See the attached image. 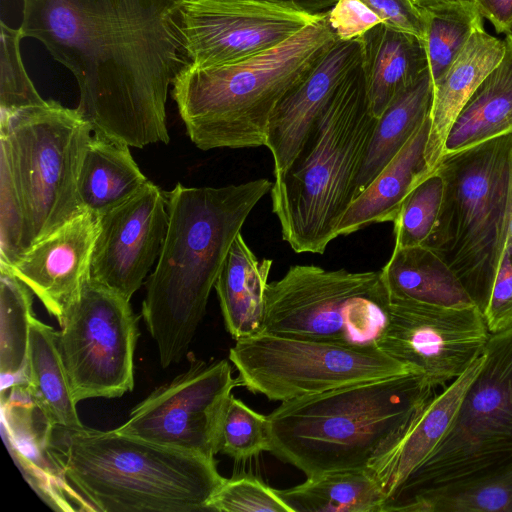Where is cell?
Returning <instances> with one entry per match:
<instances>
[{"label":"cell","mask_w":512,"mask_h":512,"mask_svg":"<svg viewBox=\"0 0 512 512\" xmlns=\"http://www.w3.org/2000/svg\"><path fill=\"white\" fill-rule=\"evenodd\" d=\"M98 216L83 211L28 249L7 269L61 322L90 277Z\"/></svg>","instance_id":"cell-17"},{"label":"cell","mask_w":512,"mask_h":512,"mask_svg":"<svg viewBox=\"0 0 512 512\" xmlns=\"http://www.w3.org/2000/svg\"><path fill=\"white\" fill-rule=\"evenodd\" d=\"M491 333L476 306L446 307L390 298L377 349L433 386L454 381L485 351Z\"/></svg>","instance_id":"cell-14"},{"label":"cell","mask_w":512,"mask_h":512,"mask_svg":"<svg viewBox=\"0 0 512 512\" xmlns=\"http://www.w3.org/2000/svg\"><path fill=\"white\" fill-rule=\"evenodd\" d=\"M229 360L238 371L240 385L281 402L412 372L378 349L268 333L237 340Z\"/></svg>","instance_id":"cell-11"},{"label":"cell","mask_w":512,"mask_h":512,"mask_svg":"<svg viewBox=\"0 0 512 512\" xmlns=\"http://www.w3.org/2000/svg\"><path fill=\"white\" fill-rule=\"evenodd\" d=\"M57 333L31 315L29 320L26 388L51 427H83L68 376L58 349Z\"/></svg>","instance_id":"cell-26"},{"label":"cell","mask_w":512,"mask_h":512,"mask_svg":"<svg viewBox=\"0 0 512 512\" xmlns=\"http://www.w3.org/2000/svg\"><path fill=\"white\" fill-rule=\"evenodd\" d=\"M271 259L259 260L240 233L215 283L227 331L240 340L263 332Z\"/></svg>","instance_id":"cell-23"},{"label":"cell","mask_w":512,"mask_h":512,"mask_svg":"<svg viewBox=\"0 0 512 512\" xmlns=\"http://www.w3.org/2000/svg\"><path fill=\"white\" fill-rule=\"evenodd\" d=\"M327 20L337 40L341 41L356 40L383 23L362 0H337L327 13Z\"/></svg>","instance_id":"cell-38"},{"label":"cell","mask_w":512,"mask_h":512,"mask_svg":"<svg viewBox=\"0 0 512 512\" xmlns=\"http://www.w3.org/2000/svg\"><path fill=\"white\" fill-rule=\"evenodd\" d=\"M390 297L380 271L293 265L268 282L262 333L356 349H377Z\"/></svg>","instance_id":"cell-10"},{"label":"cell","mask_w":512,"mask_h":512,"mask_svg":"<svg viewBox=\"0 0 512 512\" xmlns=\"http://www.w3.org/2000/svg\"><path fill=\"white\" fill-rule=\"evenodd\" d=\"M377 120L360 62L319 114L297 158L274 179L272 211L296 253L323 254L338 237Z\"/></svg>","instance_id":"cell-7"},{"label":"cell","mask_w":512,"mask_h":512,"mask_svg":"<svg viewBox=\"0 0 512 512\" xmlns=\"http://www.w3.org/2000/svg\"><path fill=\"white\" fill-rule=\"evenodd\" d=\"M436 169L445 192L427 246L448 263L484 314L508 237L512 134L446 155Z\"/></svg>","instance_id":"cell-8"},{"label":"cell","mask_w":512,"mask_h":512,"mask_svg":"<svg viewBox=\"0 0 512 512\" xmlns=\"http://www.w3.org/2000/svg\"><path fill=\"white\" fill-rule=\"evenodd\" d=\"M0 28V122H3L18 111L42 105L47 100L40 96L24 67L20 29L3 21Z\"/></svg>","instance_id":"cell-35"},{"label":"cell","mask_w":512,"mask_h":512,"mask_svg":"<svg viewBox=\"0 0 512 512\" xmlns=\"http://www.w3.org/2000/svg\"><path fill=\"white\" fill-rule=\"evenodd\" d=\"M147 181L128 145L96 134L91 136L77 180L83 210L99 217L130 198Z\"/></svg>","instance_id":"cell-27"},{"label":"cell","mask_w":512,"mask_h":512,"mask_svg":"<svg viewBox=\"0 0 512 512\" xmlns=\"http://www.w3.org/2000/svg\"><path fill=\"white\" fill-rule=\"evenodd\" d=\"M491 334L512 328V243L507 237L484 312Z\"/></svg>","instance_id":"cell-37"},{"label":"cell","mask_w":512,"mask_h":512,"mask_svg":"<svg viewBox=\"0 0 512 512\" xmlns=\"http://www.w3.org/2000/svg\"><path fill=\"white\" fill-rule=\"evenodd\" d=\"M444 192L445 181L437 169L412 189L392 222L395 248L428 245L438 225Z\"/></svg>","instance_id":"cell-33"},{"label":"cell","mask_w":512,"mask_h":512,"mask_svg":"<svg viewBox=\"0 0 512 512\" xmlns=\"http://www.w3.org/2000/svg\"><path fill=\"white\" fill-rule=\"evenodd\" d=\"M429 130L428 116L371 184L352 201L340 223L338 236L395 220L408 194L430 174L425 159Z\"/></svg>","instance_id":"cell-22"},{"label":"cell","mask_w":512,"mask_h":512,"mask_svg":"<svg viewBox=\"0 0 512 512\" xmlns=\"http://www.w3.org/2000/svg\"><path fill=\"white\" fill-rule=\"evenodd\" d=\"M505 41L478 27L448 69L433 84L425 159L430 173L442 160L450 129L484 79L499 64Z\"/></svg>","instance_id":"cell-19"},{"label":"cell","mask_w":512,"mask_h":512,"mask_svg":"<svg viewBox=\"0 0 512 512\" xmlns=\"http://www.w3.org/2000/svg\"><path fill=\"white\" fill-rule=\"evenodd\" d=\"M276 491L291 512H384V493L369 469L325 472Z\"/></svg>","instance_id":"cell-29"},{"label":"cell","mask_w":512,"mask_h":512,"mask_svg":"<svg viewBox=\"0 0 512 512\" xmlns=\"http://www.w3.org/2000/svg\"><path fill=\"white\" fill-rule=\"evenodd\" d=\"M435 389L409 372L282 402L268 415L270 452L307 477L369 469L408 433Z\"/></svg>","instance_id":"cell-3"},{"label":"cell","mask_w":512,"mask_h":512,"mask_svg":"<svg viewBox=\"0 0 512 512\" xmlns=\"http://www.w3.org/2000/svg\"><path fill=\"white\" fill-rule=\"evenodd\" d=\"M240 385L227 360L191 362L172 381L138 403L118 432L214 458L221 418Z\"/></svg>","instance_id":"cell-13"},{"label":"cell","mask_w":512,"mask_h":512,"mask_svg":"<svg viewBox=\"0 0 512 512\" xmlns=\"http://www.w3.org/2000/svg\"><path fill=\"white\" fill-rule=\"evenodd\" d=\"M91 132L54 100L0 122V268L85 211L77 180Z\"/></svg>","instance_id":"cell-5"},{"label":"cell","mask_w":512,"mask_h":512,"mask_svg":"<svg viewBox=\"0 0 512 512\" xmlns=\"http://www.w3.org/2000/svg\"><path fill=\"white\" fill-rule=\"evenodd\" d=\"M380 273L392 299L446 307L476 305L448 263L428 246L394 247Z\"/></svg>","instance_id":"cell-24"},{"label":"cell","mask_w":512,"mask_h":512,"mask_svg":"<svg viewBox=\"0 0 512 512\" xmlns=\"http://www.w3.org/2000/svg\"><path fill=\"white\" fill-rule=\"evenodd\" d=\"M272 186L260 178L166 192L167 233L141 309L163 368L186 355L230 247Z\"/></svg>","instance_id":"cell-2"},{"label":"cell","mask_w":512,"mask_h":512,"mask_svg":"<svg viewBox=\"0 0 512 512\" xmlns=\"http://www.w3.org/2000/svg\"><path fill=\"white\" fill-rule=\"evenodd\" d=\"M59 325L57 345L76 403L133 389L139 331L130 300L89 277Z\"/></svg>","instance_id":"cell-12"},{"label":"cell","mask_w":512,"mask_h":512,"mask_svg":"<svg viewBox=\"0 0 512 512\" xmlns=\"http://www.w3.org/2000/svg\"><path fill=\"white\" fill-rule=\"evenodd\" d=\"M184 0H22V38L41 42L75 77L94 134L129 147L168 144L166 101L187 64Z\"/></svg>","instance_id":"cell-1"},{"label":"cell","mask_w":512,"mask_h":512,"mask_svg":"<svg viewBox=\"0 0 512 512\" xmlns=\"http://www.w3.org/2000/svg\"><path fill=\"white\" fill-rule=\"evenodd\" d=\"M32 293L13 273L0 268L2 390L26 383Z\"/></svg>","instance_id":"cell-31"},{"label":"cell","mask_w":512,"mask_h":512,"mask_svg":"<svg viewBox=\"0 0 512 512\" xmlns=\"http://www.w3.org/2000/svg\"><path fill=\"white\" fill-rule=\"evenodd\" d=\"M167 228L166 192L148 180L98 217L90 277L130 300L157 262Z\"/></svg>","instance_id":"cell-16"},{"label":"cell","mask_w":512,"mask_h":512,"mask_svg":"<svg viewBox=\"0 0 512 512\" xmlns=\"http://www.w3.org/2000/svg\"><path fill=\"white\" fill-rule=\"evenodd\" d=\"M49 453L61 478L103 512L208 511L223 478L214 458L122 434L53 427Z\"/></svg>","instance_id":"cell-4"},{"label":"cell","mask_w":512,"mask_h":512,"mask_svg":"<svg viewBox=\"0 0 512 512\" xmlns=\"http://www.w3.org/2000/svg\"><path fill=\"white\" fill-rule=\"evenodd\" d=\"M483 359L484 355L436 395L400 442L369 468L384 493L385 503L444 438Z\"/></svg>","instance_id":"cell-20"},{"label":"cell","mask_w":512,"mask_h":512,"mask_svg":"<svg viewBox=\"0 0 512 512\" xmlns=\"http://www.w3.org/2000/svg\"><path fill=\"white\" fill-rule=\"evenodd\" d=\"M314 15L327 14L337 0H275Z\"/></svg>","instance_id":"cell-41"},{"label":"cell","mask_w":512,"mask_h":512,"mask_svg":"<svg viewBox=\"0 0 512 512\" xmlns=\"http://www.w3.org/2000/svg\"><path fill=\"white\" fill-rule=\"evenodd\" d=\"M383 23L411 34L426 44L428 21L426 13L413 0H362Z\"/></svg>","instance_id":"cell-39"},{"label":"cell","mask_w":512,"mask_h":512,"mask_svg":"<svg viewBox=\"0 0 512 512\" xmlns=\"http://www.w3.org/2000/svg\"><path fill=\"white\" fill-rule=\"evenodd\" d=\"M324 15L275 0H184L177 17L186 65H226L289 39Z\"/></svg>","instance_id":"cell-15"},{"label":"cell","mask_w":512,"mask_h":512,"mask_svg":"<svg viewBox=\"0 0 512 512\" xmlns=\"http://www.w3.org/2000/svg\"><path fill=\"white\" fill-rule=\"evenodd\" d=\"M427 16L426 53L432 84L448 69L483 17L472 0L440 1L421 7Z\"/></svg>","instance_id":"cell-32"},{"label":"cell","mask_w":512,"mask_h":512,"mask_svg":"<svg viewBox=\"0 0 512 512\" xmlns=\"http://www.w3.org/2000/svg\"><path fill=\"white\" fill-rule=\"evenodd\" d=\"M336 41L326 14L241 61L206 68L185 65L172 82L171 95L192 143L204 151L266 146L274 109Z\"/></svg>","instance_id":"cell-6"},{"label":"cell","mask_w":512,"mask_h":512,"mask_svg":"<svg viewBox=\"0 0 512 512\" xmlns=\"http://www.w3.org/2000/svg\"><path fill=\"white\" fill-rule=\"evenodd\" d=\"M270 450L268 416L255 412L231 395L219 426L217 453L225 454L235 461H244Z\"/></svg>","instance_id":"cell-34"},{"label":"cell","mask_w":512,"mask_h":512,"mask_svg":"<svg viewBox=\"0 0 512 512\" xmlns=\"http://www.w3.org/2000/svg\"><path fill=\"white\" fill-rule=\"evenodd\" d=\"M483 355L444 438L386 501L384 512L512 464V328L491 334Z\"/></svg>","instance_id":"cell-9"},{"label":"cell","mask_w":512,"mask_h":512,"mask_svg":"<svg viewBox=\"0 0 512 512\" xmlns=\"http://www.w3.org/2000/svg\"><path fill=\"white\" fill-rule=\"evenodd\" d=\"M432 93L428 70L400 93L378 118L357 176L355 198L371 184L429 116Z\"/></svg>","instance_id":"cell-28"},{"label":"cell","mask_w":512,"mask_h":512,"mask_svg":"<svg viewBox=\"0 0 512 512\" xmlns=\"http://www.w3.org/2000/svg\"><path fill=\"white\" fill-rule=\"evenodd\" d=\"M499 64L484 79L454 121L442 158L490 139L512 134V33Z\"/></svg>","instance_id":"cell-25"},{"label":"cell","mask_w":512,"mask_h":512,"mask_svg":"<svg viewBox=\"0 0 512 512\" xmlns=\"http://www.w3.org/2000/svg\"><path fill=\"white\" fill-rule=\"evenodd\" d=\"M357 40L370 108L379 118L400 93L428 71L425 44L383 23Z\"/></svg>","instance_id":"cell-21"},{"label":"cell","mask_w":512,"mask_h":512,"mask_svg":"<svg viewBox=\"0 0 512 512\" xmlns=\"http://www.w3.org/2000/svg\"><path fill=\"white\" fill-rule=\"evenodd\" d=\"M497 33H512V0H472Z\"/></svg>","instance_id":"cell-40"},{"label":"cell","mask_w":512,"mask_h":512,"mask_svg":"<svg viewBox=\"0 0 512 512\" xmlns=\"http://www.w3.org/2000/svg\"><path fill=\"white\" fill-rule=\"evenodd\" d=\"M508 238L512 243V201H511V211H510V220H509V229H508Z\"/></svg>","instance_id":"cell-43"},{"label":"cell","mask_w":512,"mask_h":512,"mask_svg":"<svg viewBox=\"0 0 512 512\" xmlns=\"http://www.w3.org/2000/svg\"><path fill=\"white\" fill-rule=\"evenodd\" d=\"M208 511L291 512L276 489L252 475L224 480L208 503Z\"/></svg>","instance_id":"cell-36"},{"label":"cell","mask_w":512,"mask_h":512,"mask_svg":"<svg viewBox=\"0 0 512 512\" xmlns=\"http://www.w3.org/2000/svg\"><path fill=\"white\" fill-rule=\"evenodd\" d=\"M360 62L357 39L337 40L310 74L276 106L266 142L273 158L274 178L297 158L319 114L345 76Z\"/></svg>","instance_id":"cell-18"},{"label":"cell","mask_w":512,"mask_h":512,"mask_svg":"<svg viewBox=\"0 0 512 512\" xmlns=\"http://www.w3.org/2000/svg\"><path fill=\"white\" fill-rule=\"evenodd\" d=\"M399 512H512V464L473 481L417 495Z\"/></svg>","instance_id":"cell-30"},{"label":"cell","mask_w":512,"mask_h":512,"mask_svg":"<svg viewBox=\"0 0 512 512\" xmlns=\"http://www.w3.org/2000/svg\"><path fill=\"white\" fill-rule=\"evenodd\" d=\"M440 1H454V0H413V2L419 6L420 8L421 7H424L428 4H431V3H435V2H440Z\"/></svg>","instance_id":"cell-42"}]
</instances>
